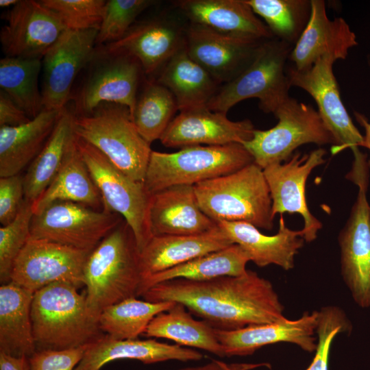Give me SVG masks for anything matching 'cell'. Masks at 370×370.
Here are the masks:
<instances>
[{
    "instance_id": "1",
    "label": "cell",
    "mask_w": 370,
    "mask_h": 370,
    "mask_svg": "<svg viewBox=\"0 0 370 370\" xmlns=\"http://www.w3.org/2000/svg\"><path fill=\"white\" fill-rule=\"evenodd\" d=\"M141 297L151 302L180 303L193 315L221 330L287 319L271 282L247 269L239 275L205 281H165L150 287Z\"/></svg>"
},
{
    "instance_id": "2",
    "label": "cell",
    "mask_w": 370,
    "mask_h": 370,
    "mask_svg": "<svg viewBox=\"0 0 370 370\" xmlns=\"http://www.w3.org/2000/svg\"><path fill=\"white\" fill-rule=\"evenodd\" d=\"M143 277L134 233L123 220L90 253L84 269L89 313L99 319L107 307L138 296Z\"/></svg>"
},
{
    "instance_id": "3",
    "label": "cell",
    "mask_w": 370,
    "mask_h": 370,
    "mask_svg": "<svg viewBox=\"0 0 370 370\" xmlns=\"http://www.w3.org/2000/svg\"><path fill=\"white\" fill-rule=\"evenodd\" d=\"M65 282L34 293L31 317L36 349H66L89 345L102 337L98 320L89 313L86 293Z\"/></svg>"
},
{
    "instance_id": "4",
    "label": "cell",
    "mask_w": 370,
    "mask_h": 370,
    "mask_svg": "<svg viewBox=\"0 0 370 370\" xmlns=\"http://www.w3.org/2000/svg\"><path fill=\"white\" fill-rule=\"evenodd\" d=\"M202 211L217 223L242 221L271 230L272 200L263 170L254 162L194 185Z\"/></svg>"
},
{
    "instance_id": "5",
    "label": "cell",
    "mask_w": 370,
    "mask_h": 370,
    "mask_svg": "<svg viewBox=\"0 0 370 370\" xmlns=\"http://www.w3.org/2000/svg\"><path fill=\"white\" fill-rule=\"evenodd\" d=\"M253 162V156L241 143L194 145L173 153L152 151L144 184L151 195L173 186H194Z\"/></svg>"
},
{
    "instance_id": "6",
    "label": "cell",
    "mask_w": 370,
    "mask_h": 370,
    "mask_svg": "<svg viewBox=\"0 0 370 370\" xmlns=\"http://www.w3.org/2000/svg\"><path fill=\"white\" fill-rule=\"evenodd\" d=\"M74 130L77 137L97 149L119 170L144 182L152 150L137 130L127 107L102 103L90 114L75 116Z\"/></svg>"
},
{
    "instance_id": "7",
    "label": "cell",
    "mask_w": 370,
    "mask_h": 370,
    "mask_svg": "<svg viewBox=\"0 0 370 370\" xmlns=\"http://www.w3.org/2000/svg\"><path fill=\"white\" fill-rule=\"evenodd\" d=\"M293 47L275 38L264 40L252 62L233 80L220 86L207 107L227 114L236 103L257 98L264 112L274 114L290 97L286 64Z\"/></svg>"
},
{
    "instance_id": "8",
    "label": "cell",
    "mask_w": 370,
    "mask_h": 370,
    "mask_svg": "<svg viewBox=\"0 0 370 370\" xmlns=\"http://www.w3.org/2000/svg\"><path fill=\"white\" fill-rule=\"evenodd\" d=\"M273 114L278 119L276 125L267 130L255 129L252 138L243 143L262 169L288 161L298 147L306 143L336 145L319 113L310 105L289 97Z\"/></svg>"
},
{
    "instance_id": "9",
    "label": "cell",
    "mask_w": 370,
    "mask_h": 370,
    "mask_svg": "<svg viewBox=\"0 0 370 370\" xmlns=\"http://www.w3.org/2000/svg\"><path fill=\"white\" fill-rule=\"evenodd\" d=\"M77 145L101 193L103 210L123 218L132 229L140 252L152 237L148 221L151 195L144 182L130 178L97 149L77 136Z\"/></svg>"
},
{
    "instance_id": "10",
    "label": "cell",
    "mask_w": 370,
    "mask_h": 370,
    "mask_svg": "<svg viewBox=\"0 0 370 370\" xmlns=\"http://www.w3.org/2000/svg\"><path fill=\"white\" fill-rule=\"evenodd\" d=\"M86 75L72 95L75 116L91 114L102 103H114L134 110L138 88L143 71L138 61L122 53L96 47L86 66Z\"/></svg>"
},
{
    "instance_id": "11",
    "label": "cell",
    "mask_w": 370,
    "mask_h": 370,
    "mask_svg": "<svg viewBox=\"0 0 370 370\" xmlns=\"http://www.w3.org/2000/svg\"><path fill=\"white\" fill-rule=\"evenodd\" d=\"M123 218L71 201H57L34 214L30 238L45 239L92 251Z\"/></svg>"
},
{
    "instance_id": "12",
    "label": "cell",
    "mask_w": 370,
    "mask_h": 370,
    "mask_svg": "<svg viewBox=\"0 0 370 370\" xmlns=\"http://www.w3.org/2000/svg\"><path fill=\"white\" fill-rule=\"evenodd\" d=\"M90 252L29 238L14 262L10 282L34 293L56 282L79 288L84 286V269Z\"/></svg>"
},
{
    "instance_id": "13",
    "label": "cell",
    "mask_w": 370,
    "mask_h": 370,
    "mask_svg": "<svg viewBox=\"0 0 370 370\" xmlns=\"http://www.w3.org/2000/svg\"><path fill=\"white\" fill-rule=\"evenodd\" d=\"M336 59L324 56L311 67L299 71L294 66L286 67L291 86L299 87L307 92L315 101L318 112L336 140V145L331 152L336 154L350 148L353 153L362 147L364 137L354 125L341 98L336 79L333 72Z\"/></svg>"
},
{
    "instance_id": "14",
    "label": "cell",
    "mask_w": 370,
    "mask_h": 370,
    "mask_svg": "<svg viewBox=\"0 0 370 370\" xmlns=\"http://www.w3.org/2000/svg\"><path fill=\"white\" fill-rule=\"evenodd\" d=\"M99 30L66 29L42 59L45 109L62 110L71 100L74 82L97 47Z\"/></svg>"
},
{
    "instance_id": "15",
    "label": "cell",
    "mask_w": 370,
    "mask_h": 370,
    "mask_svg": "<svg viewBox=\"0 0 370 370\" xmlns=\"http://www.w3.org/2000/svg\"><path fill=\"white\" fill-rule=\"evenodd\" d=\"M0 42L7 57L42 59L66 28L40 1L19 0L5 13Z\"/></svg>"
},
{
    "instance_id": "16",
    "label": "cell",
    "mask_w": 370,
    "mask_h": 370,
    "mask_svg": "<svg viewBox=\"0 0 370 370\" xmlns=\"http://www.w3.org/2000/svg\"><path fill=\"white\" fill-rule=\"evenodd\" d=\"M369 175L354 183L358 187L349 217L338 236L343 280L354 301L370 307V205L367 192Z\"/></svg>"
},
{
    "instance_id": "17",
    "label": "cell",
    "mask_w": 370,
    "mask_h": 370,
    "mask_svg": "<svg viewBox=\"0 0 370 370\" xmlns=\"http://www.w3.org/2000/svg\"><path fill=\"white\" fill-rule=\"evenodd\" d=\"M326 151L319 148L308 154L297 152L284 163L271 164L263 170L272 200V212L298 213L304 219V239L312 242L322 223L310 212L306 198V184L312 171L325 162Z\"/></svg>"
},
{
    "instance_id": "18",
    "label": "cell",
    "mask_w": 370,
    "mask_h": 370,
    "mask_svg": "<svg viewBox=\"0 0 370 370\" xmlns=\"http://www.w3.org/2000/svg\"><path fill=\"white\" fill-rule=\"evenodd\" d=\"M187 27L175 17L158 16L133 25L119 40L97 47L134 58L144 75H152L185 47Z\"/></svg>"
},
{
    "instance_id": "19",
    "label": "cell",
    "mask_w": 370,
    "mask_h": 370,
    "mask_svg": "<svg viewBox=\"0 0 370 370\" xmlns=\"http://www.w3.org/2000/svg\"><path fill=\"white\" fill-rule=\"evenodd\" d=\"M265 40L222 34L189 23L185 48L189 56L221 86L248 67Z\"/></svg>"
},
{
    "instance_id": "20",
    "label": "cell",
    "mask_w": 370,
    "mask_h": 370,
    "mask_svg": "<svg viewBox=\"0 0 370 370\" xmlns=\"http://www.w3.org/2000/svg\"><path fill=\"white\" fill-rule=\"evenodd\" d=\"M255 129L248 120L233 121L227 114L207 106L180 111L169 123L160 140L166 147L224 145L251 140Z\"/></svg>"
},
{
    "instance_id": "21",
    "label": "cell",
    "mask_w": 370,
    "mask_h": 370,
    "mask_svg": "<svg viewBox=\"0 0 370 370\" xmlns=\"http://www.w3.org/2000/svg\"><path fill=\"white\" fill-rule=\"evenodd\" d=\"M318 310L308 311L295 320L249 325L235 330L215 329L225 356H247L266 345L290 343L312 353L317 348Z\"/></svg>"
},
{
    "instance_id": "22",
    "label": "cell",
    "mask_w": 370,
    "mask_h": 370,
    "mask_svg": "<svg viewBox=\"0 0 370 370\" xmlns=\"http://www.w3.org/2000/svg\"><path fill=\"white\" fill-rule=\"evenodd\" d=\"M310 1L309 21L288 59L299 71L309 69L324 56H330L336 60H345L349 50L358 45L356 34L343 18L330 20L324 1Z\"/></svg>"
},
{
    "instance_id": "23",
    "label": "cell",
    "mask_w": 370,
    "mask_h": 370,
    "mask_svg": "<svg viewBox=\"0 0 370 370\" xmlns=\"http://www.w3.org/2000/svg\"><path fill=\"white\" fill-rule=\"evenodd\" d=\"M148 221L152 236L197 235L218 226L201 209L193 185L173 186L151 194Z\"/></svg>"
},
{
    "instance_id": "24",
    "label": "cell",
    "mask_w": 370,
    "mask_h": 370,
    "mask_svg": "<svg viewBox=\"0 0 370 370\" xmlns=\"http://www.w3.org/2000/svg\"><path fill=\"white\" fill-rule=\"evenodd\" d=\"M174 3L189 23L229 36L274 38L245 0H180Z\"/></svg>"
},
{
    "instance_id": "25",
    "label": "cell",
    "mask_w": 370,
    "mask_h": 370,
    "mask_svg": "<svg viewBox=\"0 0 370 370\" xmlns=\"http://www.w3.org/2000/svg\"><path fill=\"white\" fill-rule=\"evenodd\" d=\"M217 224L234 244L246 252L250 261L260 267L275 264L286 271L293 269L295 257L305 241L303 230L289 229L282 214L278 231L273 236L262 234L246 222L220 221Z\"/></svg>"
},
{
    "instance_id": "26",
    "label": "cell",
    "mask_w": 370,
    "mask_h": 370,
    "mask_svg": "<svg viewBox=\"0 0 370 370\" xmlns=\"http://www.w3.org/2000/svg\"><path fill=\"white\" fill-rule=\"evenodd\" d=\"M203 355L192 348L170 345L156 339H116L104 334L91 343L75 370H100L117 360L130 359L144 364L167 360L196 361Z\"/></svg>"
},
{
    "instance_id": "27",
    "label": "cell",
    "mask_w": 370,
    "mask_h": 370,
    "mask_svg": "<svg viewBox=\"0 0 370 370\" xmlns=\"http://www.w3.org/2000/svg\"><path fill=\"white\" fill-rule=\"evenodd\" d=\"M232 244L219 225L197 235L152 236L140 252L143 280Z\"/></svg>"
},
{
    "instance_id": "28",
    "label": "cell",
    "mask_w": 370,
    "mask_h": 370,
    "mask_svg": "<svg viewBox=\"0 0 370 370\" xmlns=\"http://www.w3.org/2000/svg\"><path fill=\"white\" fill-rule=\"evenodd\" d=\"M62 110H43L28 123L0 127V177L20 174L44 147Z\"/></svg>"
},
{
    "instance_id": "29",
    "label": "cell",
    "mask_w": 370,
    "mask_h": 370,
    "mask_svg": "<svg viewBox=\"0 0 370 370\" xmlns=\"http://www.w3.org/2000/svg\"><path fill=\"white\" fill-rule=\"evenodd\" d=\"M57 201L75 202L95 210H103L102 197L78 149L77 136L58 173L33 203L34 213L37 214Z\"/></svg>"
},
{
    "instance_id": "30",
    "label": "cell",
    "mask_w": 370,
    "mask_h": 370,
    "mask_svg": "<svg viewBox=\"0 0 370 370\" xmlns=\"http://www.w3.org/2000/svg\"><path fill=\"white\" fill-rule=\"evenodd\" d=\"M158 83L173 95L178 110L207 106L220 84L183 48L159 71Z\"/></svg>"
},
{
    "instance_id": "31",
    "label": "cell",
    "mask_w": 370,
    "mask_h": 370,
    "mask_svg": "<svg viewBox=\"0 0 370 370\" xmlns=\"http://www.w3.org/2000/svg\"><path fill=\"white\" fill-rule=\"evenodd\" d=\"M34 293L12 282L0 286V352L29 357L36 350L31 317Z\"/></svg>"
},
{
    "instance_id": "32",
    "label": "cell",
    "mask_w": 370,
    "mask_h": 370,
    "mask_svg": "<svg viewBox=\"0 0 370 370\" xmlns=\"http://www.w3.org/2000/svg\"><path fill=\"white\" fill-rule=\"evenodd\" d=\"M182 304L176 302L169 310L157 314L143 336L173 341L177 345L202 349L225 357L215 328L203 320H197Z\"/></svg>"
},
{
    "instance_id": "33",
    "label": "cell",
    "mask_w": 370,
    "mask_h": 370,
    "mask_svg": "<svg viewBox=\"0 0 370 370\" xmlns=\"http://www.w3.org/2000/svg\"><path fill=\"white\" fill-rule=\"evenodd\" d=\"M75 115L64 108L42 149L29 164L23 176L25 199L34 202L43 193L58 173L76 134Z\"/></svg>"
},
{
    "instance_id": "34",
    "label": "cell",
    "mask_w": 370,
    "mask_h": 370,
    "mask_svg": "<svg viewBox=\"0 0 370 370\" xmlns=\"http://www.w3.org/2000/svg\"><path fill=\"white\" fill-rule=\"evenodd\" d=\"M249 261L246 252L238 245L232 244L144 278L138 296H142L150 287L171 280L205 281L223 276L239 275L247 271L246 265Z\"/></svg>"
},
{
    "instance_id": "35",
    "label": "cell",
    "mask_w": 370,
    "mask_h": 370,
    "mask_svg": "<svg viewBox=\"0 0 370 370\" xmlns=\"http://www.w3.org/2000/svg\"><path fill=\"white\" fill-rule=\"evenodd\" d=\"M42 60L7 57L0 60L1 90L21 108L30 119L44 109L39 88Z\"/></svg>"
},
{
    "instance_id": "36",
    "label": "cell",
    "mask_w": 370,
    "mask_h": 370,
    "mask_svg": "<svg viewBox=\"0 0 370 370\" xmlns=\"http://www.w3.org/2000/svg\"><path fill=\"white\" fill-rule=\"evenodd\" d=\"M175 303L127 298L105 308L99 315V325L105 334L114 338H138L157 314L169 310Z\"/></svg>"
},
{
    "instance_id": "37",
    "label": "cell",
    "mask_w": 370,
    "mask_h": 370,
    "mask_svg": "<svg viewBox=\"0 0 370 370\" xmlns=\"http://www.w3.org/2000/svg\"><path fill=\"white\" fill-rule=\"evenodd\" d=\"M178 110L171 92L156 80L146 82L137 96L132 119L143 138L151 144L161 138Z\"/></svg>"
},
{
    "instance_id": "38",
    "label": "cell",
    "mask_w": 370,
    "mask_h": 370,
    "mask_svg": "<svg viewBox=\"0 0 370 370\" xmlns=\"http://www.w3.org/2000/svg\"><path fill=\"white\" fill-rule=\"evenodd\" d=\"M274 38L294 46L310 17V0H245Z\"/></svg>"
},
{
    "instance_id": "39",
    "label": "cell",
    "mask_w": 370,
    "mask_h": 370,
    "mask_svg": "<svg viewBox=\"0 0 370 370\" xmlns=\"http://www.w3.org/2000/svg\"><path fill=\"white\" fill-rule=\"evenodd\" d=\"M34 214L33 202L25 199L14 220L0 227L1 284L10 282L14 262L30 238Z\"/></svg>"
},
{
    "instance_id": "40",
    "label": "cell",
    "mask_w": 370,
    "mask_h": 370,
    "mask_svg": "<svg viewBox=\"0 0 370 370\" xmlns=\"http://www.w3.org/2000/svg\"><path fill=\"white\" fill-rule=\"evenodd\" d=\"M156 3V1L152 0L106 1L103 21L97 36V47L121 38L140 14Z\"/></svg>"
},
{
    "instance_id": "41",
    "label": "cell",
    "mask_w": 370,
    "mask_h": 370,
    "mask_svg": "<svg viewBox=\"0 0 370 370\" xmlns=\"http://www.w3.org/2000/svg\"><path fill=\"white\" fill-rule=\"evenodd\" d=\"M56 12L66 29L99 30L104 14V0H42Z\"/></svg>"
},
{
    "instance_id": "42",
    "label": "cell",
    "mask_w": 370,
    "mask_h": 370,
    "mask_svg": "<svg viewBox=\"0 0 370 370\" xmlns=\"http://www.w3.org/2000/svg\"><path fill=\"white\" fill-rule=\"evenodd\" d=\"M350 321L345 312L338 306H326L318 310L316 328L317 348L314 356L306 370H328L332 343L336 336L349 332Z\"/></svg>"
},
{
    "instance_id": "43",
    "label": "cell",
    "mask_w": 370,
    "mask_h": 370,
    "mask_svg": "<svg viewBox=\"0 0 370 370\" xmlns=\"http://www.w3.org/2000/svg\"><path fill=\"white\" fill-rule=\"evenodd\" d=\"M89 345L66 349H36L29 357L31 370H75Z\"/></svg>"
},
{
    "instance_id": "44",
    "label": "cell",
    "mask_w": 370,
    "mask_h": 370,
    "mask_svg": "<svg viewBox=\"0 0 370 370\" xmlns=\"http://www.w3.org/2000/svg\"><path fill=\"white\" fill-rule=\"evenodd\" d=\"M23 176L0 177V223L5 225L18 215L25 201Z\"/></svg>"
},
{
    "instance_id": "45",
    "label": "cell",
    "mask_w": 370,
    "mask_h": 370,
    "mask_svg": "<svg viewBox=\"0 0 370 370\" xmlns=\"http://www.w3.org/2000/svg\"><path fill=\"white\" fill-rule=\"evenodd\" d=\"M30 119L3 90L0 91V127L18 126L28 123Z\"/></svg>"
},
{
    "instance_id": "46",
    "label": "cell",
    "mask_w": 370,
    "mask_h": 370,
    "mask_svg": "<svg viewBox=\"0 0 370 370\" xmlns=\"http://www.w3.org/2000/svg\"><path fill=\"white\" fill-rule=\"evenodd\" d=\"M267 365V363H227L212 359L203 365L183 367L177 370H251Z\"/></svg>"
},
{
    "instance_id": "47",
    "label": "cell",
    "mask_w": 370,
    "mask_h": 370,
    "mask_svg": "<svg viewBox=\"0 0 370 370\" xmlns=\"http://www.w3.org/2000/svg\"><path fill=\"white\" fill-rule=\"evenodd\" d=\"M0 370H31L29 357L14 356L0 352Z\"/></svg>"
},
{
    "instance_id": "48",
    "label": "cell",
    "mask_w": 370,
    "mask_h": 370,
    "mask_svg": "<svg viewBox=\"0 0 370 370\" xmlns=\"http://www.w3.org/2000/svg\"><path fill=\"white\" fill-rule=\"evenodd\" d=\"M354 115L357 122L364 128L365 130V136H363L364 143L362 147L367 148L370 151V123L368 121V119L364 114L357 111L354 112ZM368 165L370 168V158L368 160Z\"/></svg>"
},
{
    "instance_id": "49",
    "label": "cell",
    "mask_w": 370,
    "mask_h": 370,
    "mask_svg": "<svg viewBox=\"0 0 370 370\" xmlns=\"http://www.w3.org/2000/svg\"><path fill=\"white\" fill-rule=\"evenodd\" d=\"M18 0H1L0 6L1 8H12L18 3Z\"/></svg>"
},
{
    "instance_id": "50",
    "label": "cell",
    "mask_w": 370,
    "mask_h": 370,
    "mask_svg": "<svg viewBox=\"0 0 370 370\" xmlns=\"http://www.w3.org/2000/svg\"><path fill=\"white\" fill-rule=\"evenodd\" d=\"M367 64H368V66H369V70H370V54H369L367 56Z\"/></svg>"
}]
</instances>
